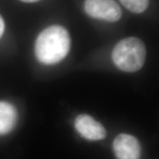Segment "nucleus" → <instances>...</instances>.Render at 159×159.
<instances>
[{"mask_svg": "<svg viewBox=\"0 0 159 159\" xmlns=\"http://www.w3.org/2000/svg\"><path fill=\"white\" fill-rule=\"evenodd\" d=\"M85 11L94 19L114 22L122 17V10L114 0H85Z\"/></svg>", "mask_w": 159, "mask_h": 159, "instance_id": "7ed1b4c3", "label": "nucleus"}, {"mask_svg": "<svg viewBox=\"0 0 159 159\" xmlns=\"http://www.w3.org/2000/svg\"><path fill=\"white\" fill-rule=\"evenodd\" d=\"M75 127L83 138L91 141H99L106 137V130L100 123L91 116L80 114L77 116Z\"/></svg>", "mask_w": 159, "mask_h": 159, "instance_id": "39448f33", "label": "nucleus"}, {"mask_svg": "<svg viewBox=\"0 0 159 159\" xmlns=\"http://www.w3.org/2000/svg\"><path fill=\"white\" fill-rule=\"evenodd\" d=\"M21 2H27V3H33V2H39V0H21Z\"/></svg>", "mask_w": 159, "mask_h": 159, "instance_id": "1a4fd4ad", "label": "nucleus"}, {"mask_svg": "<svg viewBox=\"0 0 159 159\" xmlns=\"http://www.w3.org/2000/svg\"><path fill=\"white\" fill-rule=\"evenodd\" d=\"M146 57V47L142 40L130 37L116 45L112 53L114 64L120 70L135 72L142 68Z\"/></svg>", "mask_w": 159, "mask_h": 159, "instance_id": "f03ea898", "label": "nucleus"}, {"mask_svg": "<svg viewBox=\"0 0 159 159\" xmlns=\"http://www.w3.org/2000/svg\"><path fill=\"white\" fill-rule=\"evenodd\" d=\"M113 150L117 159H140L141 147L136 137L122 134L116 137Z\"/></svg>", "mask_w": 159, "mask_h": 159, "instance_id": "20e7f679", "label": "nucleus"}, {"mask_svg": "<svg viewBox=\"0 0 159 159\" xmlns=\"http://www.w3.org/2000/svg\"><path fill=\"white\" fill-rule=\"evenodd\" d=\"M70 44V36L64 27L60 25L50 26L38 36L35 55L43 64H55L68 55Z\"/></svg>", "mask_w": 159, "mask_h": 159, "instance_id": "f257e3e1", "label": "nucleus"}, {"mask_svg": "<svg viewBox=\"0 0 159 159\" xmlns=\"http://www.w3.org/2000/svg\"><path fill=\"white\" fill-rule=\"evenodd\" d=\"M4 31H5V22L2 17L0 15V38L2 36Z\"/></svg>", "mask_w": 159, "mask_h": 159, "instance_id": "6e6552de", "label": "nucleus"}, {"mask_svg": "<svg viewBox=\"0 0 159 159\" xmlns=\"http://www.w3.org/2000/svg\"><path fill=\"white\" fill-rule=\"evenodd\" d=\"M122 5L134 13H142L148 8L149 0H119Z\"/></svg>", "mask_w": 159, "mask_h": 159, "instance_id": "0eeeda50", "label": "nucleus"}, {"mask_svg": "<svg viewBox=\"0 0 159 159\" xmlns=\"http://www.w3.org/2000/svg\"><path fill=\"white\" fill-rule=\"evenodd\" d=\"M17 121V111L13 105L0 101V136L5 135L14 128Z\"/></svg>", "mask_w": 159, "mask_h": 159, "instance_id": "423d86ee", "label": "nucleus"}]
</instances>
